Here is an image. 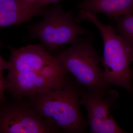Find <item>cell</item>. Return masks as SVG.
I'll return each mask as SVG.
<instances>
[{
    "label": "cell",
    "mask_w": 133,
    "mask_h": 133,
    "mask_svg": "<svg viewBox=\"0 0 133 133\" xmlns=\"http://www.w3.org/2000/svg\"><path fill=\"white\" fill-rule=\"evenodd\" d=\"M77 22L87 21L97 28L104 44L102 62L106 85H114L127 91L133 97L130 65L133 62V49L112 26L102 23L96 14L80 10L75 17Z\"/></svg>",
    "instance_id": "cell-1"
},
{
    "label": "cell",
    "mask_w": 133,
    "mask_h": 133,
    "mask_svg": "<svg viewBox=\"0 0 133 133\" xmlns=\"http://www.w3.org/2000/svg\"><path fill=\"white\" fill-rule=\"evenodd\" d=\"M28 98L40 116L59 130L84 132L87 123L80 111L79 94L69 82L62 87L42 91Z\"/></svg>",
    "instance_id": "cell-2"
},
{
    "label": "cell",
    "mask_w": 133,
    "mask_h": 133,
    "mask_svg": "<svg viewBox=\"0 0 133 133\" xmlns=\"http://www.w3.org/2000/svg\"><path fill=\"white\" fill-rule=\"evenodd\" d=\"M93 41L92 35L80 38L55 57L87 91L105 93L108 86L105 83L104 70L100 66L102 58L94 46Z\"/></svg>",
    "instance_id": "cell-3"
},
{
    "label": "cell",
    "mask_w": 133,
    "mask_h": 133,
    "mask_svg": "<svg viewBox=\"0 0 133 133\" xmlns=\"http://www.w3.org/2000/svg\"><path fill=\"white\" fill-rule=\"evenodd\" d=\"M43 18L29 28L33 38L38 37L49 52L65 44H74L81 36L91 32L77 24L71 11L65 12L58 3L43 12Z\"/></svg>",
    "instance_id": "cell-4"
},
{
    "label": "cell",
    "mask_w": 133,
    "mask_h": 133,
    "mask_svg": "<svg viewBox=\"0 0 133 133\" xmlns=\"http://www.w3.org/2000/svg\"><path fill=\"white\" fill-rule=\"evenodd\" d=\"M68 72L59 61L38 71L8 75L7 89L14 97L21 100L42 91L62 87L69 82Z\"/></svg>",
    "instance_id": "cell-5"
},
{
    "label": "cell",
    "mask_w": 133,
    "mask_h": 133,
    "mask_svg": "<svg viewBox=\"0 0 133 133\" xmlns=\"http://www.w3.org/2000/svg\"><path fill=\"white\" fill-rule=\"evenodd\" d=\"M2 104L0 112L1 133H52L60 131L40 116L29 102Z\"/></svg>",
    "instance_id": "cell-6"
},
{
    "label": "cell",
    "mask_w": 133,
    "mask_h": 133,
    "mask_svg": "<svg viewBox=\"0 0 133 133\" xmlns=\"http://www.w3.org/2000/svg\"><path fill=\"white\" fill-rule=\"evenodd\" d=\"M58 62L41 42L19 49L11 48L8 75L38 71Z\"/></svg>",
    "instance_id": "cell-7"
},
{
    "label": "cell",
    "mask_w": 133,
    "mask_h": 133,
    "mask_svg": "<svg viewBox=\"0 0 133 133\" xmlns=\"http://www.w3.org/2000/svg\"><path fill=\"white\" fill-rule=\"evenodd\" d=\"M77 8L78 10L103 14L114 19L133 14V0H83Z\"/></svg>",
    "instance_id": "cell-8"
},
{
    "label": "cell",
    "mask_w": 133,
    "mask_h": 133,
    "mask_svg": "<svg viewBox=\"0 0 133 133\" xmlns=\"http://www.w3.org/2000/svg\"><path fill=\"white\" fill-rule=\"evenodd\" d=\"M117 96V93L113 91L108 90L104 93L87 91L82 95L80 104L87 109L88 117L105 118L111 114L110 109Z\"/></svg>",
    "instance_id": "cell-9"
},
{
    "label": "cell",
    "mask_w": 133,
    "mask_h": 133,
    "mask_svg": "<svg viewBox=\"0 0 133 133\" xmlns=\"http://www.w3.org/2000/svg\"><path fill=\"white\" fill-rule=\"evenodd\" d=\"M28 22L17 0H0V28L17 26Z\"/></svg>",
    "instance_id": "cell-10"
},
{
    "label": "cell",
    "mask_w": 133,
    "mask_h": 133,
    "mask_svg": "<svg viewBox=\"0 0 133 133\" xmlns=\"http://www.w3.org/2000/svg\"><path fill=\"white\" fill-rule=\"evenodd\" d=\"M88 121L91 133H127L119 127L111 114L105 118L88 117Z\"/></svg>",
    "instance_id": "cell-11"
},
{
    "label": "cell",
    "mask_w": 133,
    "mask_h": 133,
    "mask_svg": "<svg viewBox=\"0 0 133 133\" xmlns=\"http://www.w3.org/2000/svg\"><path fill=\"white\" fill-rule=\"evenodd\" d=\"M115 29L133 49V15L124 16L114 19Z\"/></svg>",
    "instance_id": "cell-12"
},
{
    "label": "cell",
    "mask_w": 133,
    "mask_h": 133,
    "mask_svg": "<svg viewBox=\"0 0 133 133\" xmlns=\"http://www.w3.org/2000/svg\"><path fill=\"white\" fill-rule=\"evenodd\" d=\"M39 0H17L25 12L28 21L31 19L34 8Z\"/></svg>",
    "instance_id": "cell-13"
},
{
    "label": "cell",
    "mask_w": 133,
    "mask_h": 133,
    "mask_svg": "<svg viewBox=\"0 0 133 133\" xmlns=\"http://www.w3.org/2000/svg\"><path fill=\"white\" fill-rule=\"evenodd\" d=\"M59 0H39L37 3L32 12L31 16L43 14V9L47 5L51 3H58Z\"/></svg>",
    "instance_id": "cell-14"
},
{
    "label": "cell",
    "mask_w": 133,
    "mask_h": 133,
    "mask_svg": "<svg viewBox=\"0 0 133 133\" xmlns=\"http://www.w3.org/2000/svg\"><path fill=\"white\" fill-rule=\"evenodd\" d=\"M3 71H0V101L2 104L5 103V91L7 88V80L3 77Z\"/></svg>",
    "instance_id": "cell-15"
},
{
    "label": "cell",
    "mask_w": 133,
    "mask_h": 133,
    "mask_svg": "<svg viewBox=\"0 0 133 133\" xmlns=\"http://www.w3.org/2000/svg\"><path fill=\"white\" fill-rule=\"evenodd\" d=\"M10 67L9 62H8L3 59L1 56L0 57V71H3L4 70H8Z\"/></svg>",
    "instance_id": "cell-16"
},
{
    "label": "cell",
    "mask_w": 133,
    "mask_h": 133,
    "mask_svg": "<svg viewBox=\"0 0 133 133\" xmlns=\"http://www.w3.org/2000/svg\"><path fill=\"white\" fill-rule=\"evenodd\" d=\"M131 75L132 78L133 79V66L132 68H131Z\"/></svg>",
    "instance_id": "cell-17"
},
{
    "label": "cell",
    "mask_w": 133,
    "mask_h": 133,
    "mask_svg": "<svg viewBox=\"0 0 133 133\" xmlns=\"http://www.w3.org/2000/svg\"></svg>",
    "instance_id": "cell-18"
}]
</instances>
